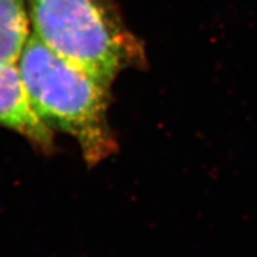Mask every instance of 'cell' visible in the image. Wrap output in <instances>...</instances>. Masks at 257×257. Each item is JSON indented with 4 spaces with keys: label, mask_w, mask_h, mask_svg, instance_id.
<instances>
[{
    "label": "cell",
    "mask_w": 257,
    "mask_h": 257,
    "mask_svg": "<svg viewBox=\"0 0 257 257\" xmlns=\"http://www.w3.org/2000/svg\"><path fill=\"white\" fill-rule=\"evenodd\" d=\"M18 67L35 111L54 133L76 141L86 165L94 167L117 153L108 120L111 86L64 60L34 34Z\"/></svg>",
    "instance_id": "obj_1"
},
{
    "label": "cell",
    "mask_w": 257,
    "mask_h": 257,
    "mask_svg": "<svg viewBox=\"0 0 257 257\" xmlns=\"http://www.w3.org/2000/svg\"><path fill=\"white\" fill-rule=\"evenodd\" d=\"M31 30L51 50L111 86L148 66L146 48L114 0H27Z\"/></svg>",
    "instance_id": "obj_2"
},
{
    "label": "cell",
    "mask_w": 257,
    "mask_h": 257,
    "mask_svg": "<svg viewBox=\"0 0 257 257\" xmlns=\"http://www.w3.org/2000/svg\"><path fill=\"white\" fill-rule=\"evenodd\" d=\"M0 126L23 136L42 153L56 150L55 133L35 111L18 63L0 66Z\"/></svg>",
    "instance_id": "obj_3"
},
{
    "label": "cell",
    "mask_w": 257,
    "mask_h": 257,
    "mask_svg": "<svg viewBox=\"0 0 257 257\" xmlns=\"http://www.w3.org/2000/svg\"><path fill=\"white\" fill-rule=\"evenodd\" d=\"M31 34L27 0H0V66L18 63Z\"/></svg>",
    "instance_id": "obj_4"
}]
</instances>
